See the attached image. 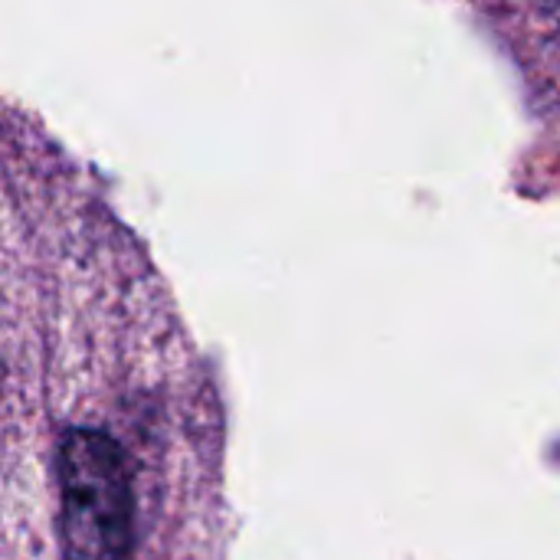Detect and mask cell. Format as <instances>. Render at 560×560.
<instances>
[{"instance_id":"6da1fadb","label":"cell","mask_w":560,"mask_h":560,"mask_svg":"<svg viewBox=\"0 0 560 560\" xmlns=\"http://www.w3.org/2000/svg\"><path fill=\"white\" fill-rule=\"evenodd\" d=\"M59 479L69 560H125L131 499L118 446L92 430L69 433L59 456Z\"/></svg>"}]
</instances>
